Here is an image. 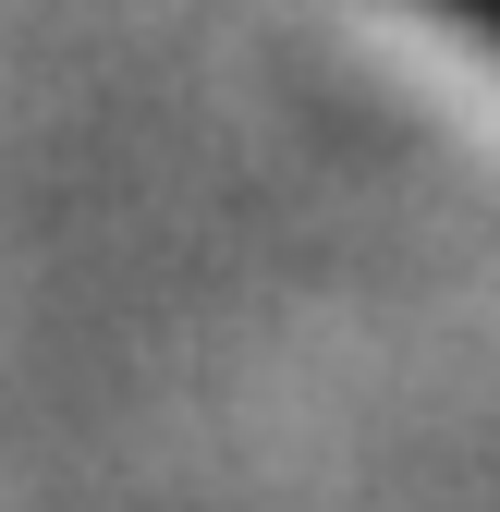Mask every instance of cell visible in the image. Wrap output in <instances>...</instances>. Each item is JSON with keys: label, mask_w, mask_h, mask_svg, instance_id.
Listing matches in <instances>:
<instances>
[{"label": "cell", "mask_w": 500, "mask_h": 512, "mask_svg": "<svg viewBox=\"0 0 500 512\" xmlns=\"http://www.w3.org/2000/svg\"><path fill=\"white\" fill-rule=\"evenodd\" d=\"M415 13H440V25H464L488 61H500V0H415Z\"/></svg>", "instance_id": "6da1fadb"}]
</instances>
